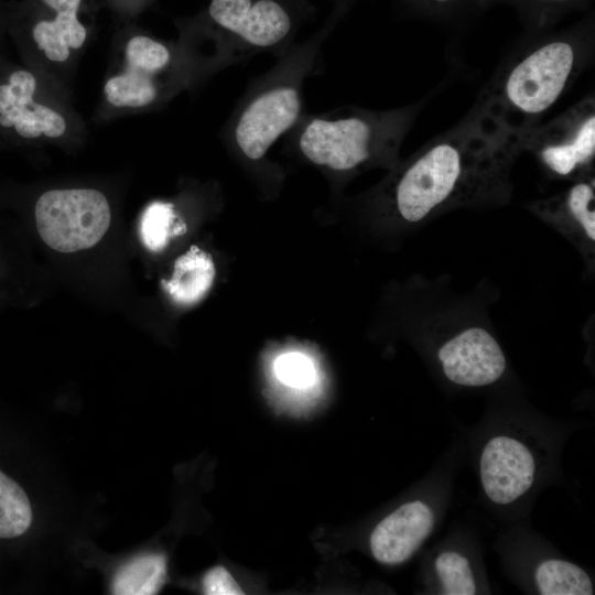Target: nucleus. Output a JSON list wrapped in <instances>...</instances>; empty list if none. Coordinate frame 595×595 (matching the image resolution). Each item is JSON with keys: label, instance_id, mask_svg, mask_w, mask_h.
I'll list each match as a JSON object with an SVG mask.
<instances>
[{"label": "nucleus", "instance_id": "obj_8", "mask_svg": "<svg viewBox=\"0 0 595 595\" xmlns=\"http://www.w3.org/2000/svg\"><path fill=\"white\" fill-rule=\"evenodd\" d=\"M66 130L65 117L44 102L35 73L0 57V139H57Z\"/></svg>", "mask_w": 595, "mask_h": 595}, {"label": "nucleus", "instance_id": "obj_3", "mask_svg": "<svg viewBox=\"0 0 595 595\" xmlns=\"http://www.w3.org/2000/svg\"><path fill=\"white\" fill-rule=\"evenodd\" d=\"M412 117L413 110L388 119L364 116L314 119L300 137V149L315 164L351 171L382 154L391 158Z\"/></svg>", "mask_w": 595, "mask_h": 595}, {"label": "nucleus", "instance_id": "obj_20", "mask_svg": "<svg viewBox=\"0 0 595 595\" xmlns=\"http://www.w3.org/2000/svg\"><path fill=\"white\" fill-rule=\"evenodd\" d=\"M273 374L285 387L305 390L313 387L317 379L315 363L300 351H286L273 361Z\"/></svg>", "mask_w": 595, "mask_h": 595}, {"label": "nucleus", "instance_id": "obj_13", "mask_svg": "<svg viewBox=\"0 0 595 595\" xmlns=\"http://www.w3.org/2000/svg\"><path fill=\"white\" fill-rule=\"evenodd\" d=\"M298 91L288 86L269 90L256 98L242 112L236 127V141L251 160L262 158L270 145L298 119Z\"/></svg>", "mask_w": 595, "mask_h": 595}, {"label": "nucleus", "instance_id": "obj_9", "mask_svg": "<svg viewBox=\"0 0 595 595\" xmlns=\"http://www.w3.org/2000/svg\"><path fill=\"white\" fill-rule=\"evenodd\" d=\"M436 360L443 377L463 388L494 385L507 368L501 346L479 326L466 327L445 339L436 350Z\"/></svg>", "mask_w": 595, "mask_h": 595}, {"label": "nucleus", "instance_id": "obj_2", "mask_svg": "<svg viewBox=\"0 0 595 595\" xmlns=\"http://www.w3.org/2000/svg\"><path fill=\"white\" fill-rule=\"evenodd\" d=\"M582 58L583 47L573 42H545L505 67L476 102L510 129L528 136L573 80Z\"/></svg>", "mask_w": 595, "mask_h": 595}, {"label": "nucleus", "instance_id": "obj_4", "mask_svg": "<svg viewBox=\"0 0 595 595\" xmlns=\"http://www.w3.org/2000/svg\"><path fill=\"white\" fill-rule=\"evenodd\" d=\"M87 0H23L8 4V29L28 61L37 54L66 62L88 36L82 14Z\"/></svg>", "mask_w": 595, "mask_h": 595}, {"label": "nucleus", "instance_id": "obj_12", "mask_svg": "<svg viewBox=\"0 0 595 595\" xmlns=\"http://www.w3.org/2000/svg\"><path fill=\"white\" fill-rule=\"evenodd\" d=\"M439 509L428 497L403 502L372 530L369 548L381 564L398 565L411 559L435 529Z\"/></svg>", "mask_w": 595, "mask_h": 595}, {"label": "nucleus", "instance_id": "obj_10", "mask_svg": "<svg viewBox=\"0 0 595 595\" xmlns=\"http://www.w3.org/2000/svg\"><path fill=\"white\" fill-rule=\"evenodd\" d=\"M527 208L565 237L588 266L595 257V185L588 173L567 190L544 199L530 202Z\"/></svg>", "mask_w": 595, "mask_h": 595}, {"label": "nucleus", "instance_id": "obj_24", "mask_svg": "<svg viewBox=\"0 0 595 595\" xmlns=\"http://www.w3.org/2000/svg\"><path fill=\"white\" fill-rule=\"evenodd\" d=\"M434 1H437V2H447L450 0H434Z\"/></svg>", "mask_w": 595, "mask_h": 595}, {"label": "nucleus", "instance_id": "obj_22", "mask_svg": "<svg viewBox=\"0 0 595 595\" xmlns=\"http://www.w3.org/2000/svg\"><path fill=\"white\" fill-rule=\"evenodd\" d=\"M113 6L123 12H133L139 9L143 0H111Z\"/></svg>", "mask_w": 595, "mask_h": 595}, {"label": "nucleus", "instance_id": "obj_21", "mask_svg": "<svg viewBox=\"0 0 595 595\" xmlns=\"http://www.w3.org/2000/svg\"><path fill=\"white\" fill-rule=\"evenodd\" d=\"M203 591L207 595H241L244 591L221 565L206 572L203 577Z\"/></svg>", "mask_w": 595, "mask_h": 595}, {"label": "nucleus", "instance_id": "obj_5", "mask_svg": "<svg viewBox=\"0 0 595 595\" xmlns=\"http://www.w3.org/2000/svg\"><path fill=\"white\" fill-rule=\"evenodd\" d=\"M544 463L540 440L523 429L506 428L490 434L478 455V478L486 499L509 507L532 490Z\"/></svg>", "mask_w": 595, "mask_h": 595}, {"label": "nucleus", "instance_id": "obj_16", "mask_svg": "<svg viewBox=\"0 0 595 595\" xmlns=\"http://www.w3.org/2000/svg\"><path fill=\"white\" fill-rule=\"evenodd\" d=\"M429 570L436 594L472 595L483 591L473 558L461 548L448 545L436 551Z\"/></svg>", "mask_w": 595, "mask_h": 595}, {"label": "nucleus", "instance_id": "obj_14", "mask_svg": "<svg viewBox=\"0 0 595 595\" xmlns=\"http://www.w3.org/2000/svg\"><path fill=\"white\" fill-rule=\"evenodd\" d=\"M208 13L219 26L259 47L277 44L291 28L288 12L274 0H212Z\"/></svg>", "mask_w": 595, "mask_h": 595}, {"label": "nucleus", "instance_id": "obj_18", "mask_svg": "<svg viewBox=\"0 0 595 595\" xmlns=\"http://www.w3.org/2000/svg\"><path fill=\"white\" fill-rule=\"evenodd\" d=\"M165 575L164 555H140L117 572L112 582V593L118 595L156 594L164 584Z\"/></svg>", "mask_w": 595, "mask_h": 595}, {"label": "nucleus", "instance_id": "obj_17", "mask_svg": "<svg viewBox=\"0 0 595 595\" xmlns=\"http://www.w3.org/2000/svg\"><path fill=\"white\" fill-rule=\"evenodd\" d=\"M532 584L542 595H591L594 584L588 573L567 560L549 556L532 567Z\"/></svg>", "mask_w": 595, "mask_h": 595}, {"label": "nucleus", "instance_id": "obj_6", "mask_svg": "<svg viewBox=\"0 0 595 595\" xmlns=\"http://www.w3.org/2000/svg\"><path fill=\"white\" fill-rule=\"evenodd\" d=\"M34 215L43 241L60 252L95 246L111 218L106 196L91 188L47 191L36 201Z\"/></svg>", "mask_w": 595, "mask_h": 595}, {"label": "nucleus", "instance_id": "obj_25", "mask_svg": "<svg viewBox=\"0 0 595 595\" xmlns=\"http://www.w3.org/2000/svg\"><path fill=\"white\" fill-rule=\"evenodd\" d=\"M543 1H567V0H543Z\"/></svg>", "mask_w": 595, "mask_h": 595}, {"label": "nucleus", "instance_id": "obj_15", "mask_svg": "<svg viewBox=\"0 0 595 595\" xmlns=\"http://www.w3.org/2000/svg\"><path fill=\"white\" fill-rule=\"evenodd\" d=\"M215 272L212 257L192 246L175 260L172 278L169 281L163 280L162 285L176 304L193 305L207 294Z\"/></svg>", "mask_w": 595, "mask_h": 595}, {"label": "nucleus", "instance_id": "obj_1", "mask_svg": "<svg viewBox=\"0 0 595 595\" xmlns=\"http://www.w3.org/2000/svg\"><path fill=\"white\" fill-rule=\"evenodd\" d=\"M526 138L475 102L456 126L403 164L393 186L396 214L415 226L454 209L507 204L511 169Z\"/></svg>", "mask_w": 595, "mask_h": 595}, {"label": "nucleus", "instance_id": "obj_19", "mask_svg": "<svg viewBox=\"0 0 595 595\" xmlns=\"http://www.w3.org/2000/svg\"><path fill=\"white\" fill-rule=\"evenodd\" d=\"M186 229L174 205L165 202L149 204L141 215L139 225L142 244L154 252L163 250L172 238L185 234Z\"/></svg>", "mask_w": 595, "mask_h": 595}, {"label": "nucleus", "instance_id": "obj_23", "mask_svg": "<svg viewBox=\"0 0 595 595\" xmlns=\"http://www.w3.org/2000/svg\"><path fill=\"white\" fill-rule=\"evenodd\" d=\"M8 4L0 3V40L4 32H7L8 29Z\"/></svg>", "mask_w": 595, "mask_h": 595}, {"label": "nucleus", "instance_id": "obj_7", "mask_svg": "<svg viewBox=\"0 0 595 595\" xmlns=\"http://www.w3.org/2000/svg\"><path fill=\"white\" fill-rule=\"evenodd\" d=\"M551 174L582 177L591 173L595 156V104L593 97L578 101L566 111L532 129L524 141Z\"/></svg>", "mask_w": 595, "mask_h": 595}, {"label": "nucleus", "instance_id": "obj_11", "mask_svg": "<svg viewBox=\"0 0 595 595\" xmlns=\"http://www.w3.org/2000/svg\"><path fill=\"white\" fill-rule=\"evenodd\" d=\"M170 60V51L163 43L144 34L129 37L125 46V67L104 86L107 102L130 109L152 104L158 95L154 76Z\"/></svg>", "mask_w": 595, "mask_h": 595}]
</instances>
